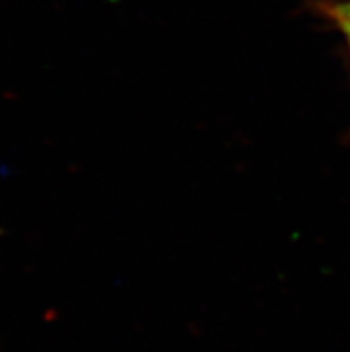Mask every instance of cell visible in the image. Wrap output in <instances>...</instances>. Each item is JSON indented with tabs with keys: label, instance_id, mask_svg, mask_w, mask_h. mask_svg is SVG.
Returning <instances> with one entry per match:
<instances>
[{
	"label": "cell",
	"instance_id": "cell-1",
	"mask_svg": "<svg viewBox=\"0 0 350 352\" xmlns=\"http://www.w3.org/2000/svg\"><path fill=\"white\" fill-rule=\"evenodd\" d=\"M316 9L342 32L350 56V0H318Z\"/></svg>",
	"mask_w": 350,
	"mask_h": 352
}]
</instances>
